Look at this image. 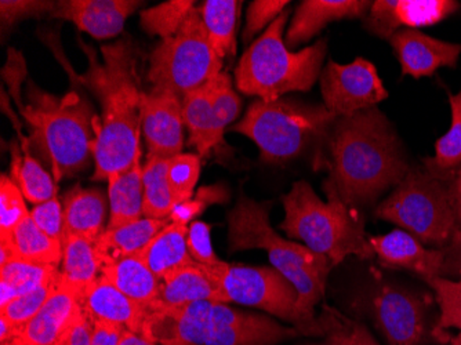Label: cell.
<instances>
[{
  "instance_id": "obj_14",
  "label": "cell",
  "mask_w": 461,
  "mask_h": 345,
  "mask_svg": "<svg viewBox=\"0 0 461 345\" xmlns=\"http://www.w3.org/2000/svg\"><path fill=\"white\" fill-rule=\"evenodd\" d=\"M183 98L169 90L152 87L142 98V133L149 157L172 159L184 145Z\"/></svg>"
},
{
  "instance_id": "obj_47",
  "label": "cell",
  "mask_w": 461,
  "mask_h": 345,
  "mask_svg": "<svg viewBox=\"0 0 461 345\" xmlns=\"http://www.w3.org/2000/svg\"><path fill=\"white\" fill-rule=\"evenodd\" d=\"M92 345H121L126 329L107 322H92Z\"/></svg>"
},
{
  "instance_id": "obj_51",
  "label": "cell",
  "mask_w": 461,
  "mask_h": 345,
  "mask_svg": "<svg viewBox=\"0 0 461 345\" xmlns=\"http://www.w3.org/2000/svg\"><path fill=\"white\" fill-rule=\"evenodd\" d=\"M352 345H379L365 326L352 325Z\"/></svg>"
},
{
  "instance_id": "obj_22",
  "label": "cell",
  "mask_w": 461,
  "mask_h": 345,
  "mask_svg": "<svg viewBox=\"0 0 461 345\" xmlns=\"http://www.w3.org/2000/svg\"><path fill=\"white\" fill-rule=\"evenodd\" d=\"M183 110L190 144L196 148L199 157H207L221 144L225 132L214 108L212 83L188 93L183 98Z\"/></svg>"
},
{
  "instance_id": "obj_3",
  "label": "cell",
  "mask_w": 461,
  "mask_h": 345,
  "mask_svg": "<svg viewBox=\"0 0 461 345\" xmlns=\"http://www.w3.org/2000/svg\"><path fill=\"white\" fill-rule=\"evenodd\" d=\"M272 204L258 202L240 192L237 204L228 213L230 253L261 249L272 267L292 282L299 293V311L310 336H326L330 326V308L315 318V307L325 295L326 279L333 268L328 257L305 245L285 240L269 222Z\"/></svg>"
},
{
  "instance_id": "obj_39",
  "label": "cell",
  "mask_w": 461,
  "mask_h": 345,
  "mask_svg": "<svg viewBox=\"0 0 461 345\" xmlns=\"http://www.w3.org/2000/svg\"><path fill=\"white\" fill-rule=\"evenodd\" d=\"M59 277V275L56 279L50 280V282L43 285V286L38 287L33 292L28 293V295H21V297L15 298L12 303H9V304L0 308V318L9 322L10 325L21 336L25 326L28 325V322L41 311V308L45 305L49 295L56 289Z\"/></svg>"
},
{
  "instance_id": "obj_54",
  "label": "cell",
  "mask_w": 461,
  "mask_h": 345,
  "mask_svg": "<svg viewBox=\"0 0 461 345\" xmlns=\"http://www.w3.org/2000/svg\"><path fill=\"white\" fill-rule=\"evenodd\" d=\"M450 342H452V345H461V333L455 339L450 340Z\"/></svg>"
},
{
  "instance_id": "obj_29",
  "label": "cell",
  "mask_w": 461,
  "mask_h": 345,
  "mask_svg": "<svg viewBox=\"0 0 461 345\" xmlns=\"http://www.w3.org/2000/svg\"><path fill=\"white\" fill-rule=\"evenodd\" d=\"M188 225L177 222H170L154 240L139 251L149 268L159 279L170 272L195 263L186 246Z\"/></svg>"
},
{
  "instance_id": "obj_41",
  "label": "cell",
  "mask_w": 461,
  "mask_h": 345,
  "mask_svg": "<svg viewBox=\"0 0 461 345\" xmlns=\"http://www.w3.org/2000/svg\"><path fill=\"white\" fill-rule=\"evenodd\" d=\"M212 95H213L214 108H216L217 116L222 126L227 129L232 122L237 121L242 108L238 93H235L232 87V80L227 72H221L214 79L211 80Z\"/></svg>"
},
{
  "instance_id": "obj_33",
  "label": "cell",
  "mask_w": 461,
  "mask_h": 345,
  "mask_svg": "<svg viewBox=\"0 0 461 345\" xmlns=\"http://www.w3.org/2000/svg\"><path fill=\"white\" fill-rule=\"evenodd\" d=\"M452 123L449 132L438 140L435 155L423 160L429 175L450 183L461 168V92L449 95Z\"/></svg>"
},
{
  "instance_id": "obj_52",
  "label": "cell",
  "mask_w": 461,
  "mask_h": 345,
  "mask_svg": "<svg viewBox=\"0 0 461 345\" xmlns=\"http://www.w3.org/2000/svg\"><path fill=\"white\" fill-rule=\"evenodd\" d=\"M121 345H160L151 340L145 339L141 334L133 333V331H126Z\"/></svg>"
},
{
  "instance_id": "obj_30",
  "label": "cell",
  "mask_w": 461,
  "mask_h": 345,
  "mask_svg": "<svg viewBox=\"0 0 461 345\" xmlns=\"http://www.w3.org/2000/svg\"><path fill=\"white\" fill-rule=\"evenodd\" d=\"M242 5L238 0H206L199 7L207 38L221 59L237 53V30Z\"/></svg>"
},
{
  "instance_id": "obj_7",
  "label": "cell",
  "mask_w": 461,
  "mask_h": 345,
  "mask_svg": "<svg viewBox=\"0 0 461 345\" xmlns=\"http://www.w3.org/2000/svg\"><path fill=\"white\" fill-rule=\"evenodd\" d=\"M289 15L290 10H285L240 59L235 82L243 95L269 103L286 93L308 92L320 77L328 39L303 50L290 51L284 41Z\"/></svg>"
},
{
  "instance_id": "obj_42",
  "label": "cell",
  "mask_w": 461,
  "mask_h": 345,
  "mask_svg": "<svg viewBox=\"0 0 461 345\" xmlns=\"http://www.w3.org/2000/svg\"><path fill=\"white\" fill-rule=\"evenodd\" d=\"M287 0H256L251 2L246 14V25L242 38L245 43H249L255 38L256 33L260 32L267 25H271L279 15L284 13L285 7L289 5Z\"/></svg>"
},
{
  "instance_id": "obj_8",
  "label": "cell",
  "mask_w": 461,
  "mask_h": 345,
  "mask_svg": "<svg viewBox=\"0 0 461 345\" xmlns=\"http://www.w3.org/2000/svg\"><path fill=\"white\" fill-rule=\"evenodd\" d=\"M336 116L322 104H305L292 98L258 100L230 131L258 145L266 163H285L304 154L315 142L328 137Z\"/></svg>"
},
{
  "instance_id": "obj_5",
  "label": "cell",
  "mask_w": 461,
  "mask_h": 345,
  "mask_svg": "<svg viewBox=\"0 0 461 345\" xmlns=\"http://www.w3.org/2000/svg\"><path fill=\"white\" fill-rule=\"evenodd\" d=\"M141 336L158 344L178 339L199 345H278L304 334L267 315L199 301L149 311Z\"/></svg>"
},
{
  "instance_id": "obj_37",
  "label": "cell",
  "mask_w": 461,
  "mask_h": 345,
  "mask_svg": "<svg viewBox=\"0 0 461 345\" xmlns=\"http://www.w3.org/2000/svg\"><path fill=\"white\" fill-rule=\"evenodd\" d=\"M458 277V280L444 277H429L426 280L437 295L438 304L441 310V318L438 322L435 333L447 329H457L461 331V272Z\"/></svg>"
},
{
  "instance_id": "obj_1",
  "label": "cell",
  "mask_w": 461,
  "mask_h": 345,
  "mask_svg": "<svg viewBox=\"0 0 461 345\" xmlns=\"http://www.w3.org/2000/svg\"><path fill=\"white\" fill-rule=\"evenodd\" d=\"M90 54V53H89ZM103 59L89 56V68L82 77L101 104L95 140L93 181H108L133 165L140 148L142 93L137 59L131 39L103 46Z\"/></svg>"
},
{
  "instance_id": "obj_10",
  "label": "cell",
  "mask_w": 461,
  "mask_h": 345,
  "mask_svg": "<svg viewBox=\"0 0 461 345\" xmlns=\"http://www.w3.org/2000/svg\"><path fill=\"white\" fill-rule=\"evenodd\" d=\"M222 59L207 38L201 10L194 7L178 32L163 39L149 57L152 87L185 97L221 74Z\"/></svg>"
},
{
  "instance_id": "obj_19",
  "label": "cell",
  "mask_w": 461,
  "mask_h": 345,
  "mask_svg": "<svg viewBox=\"0 0 461 345\" xmlns=\"http://www.w3.org/2000/svg\"><path fill=\"white\" fill-rule=\"evenodd\" d=\"M80 297L82 295L59 277L45 305L28 322L14 341L17 345H56L82 308Z\"/></svg>"
},
{
  "instance_id": "obj_56",
  "label": "cell",
  "mask_w": 461,
  "mask_h": 345,
  "mask_svg": "<svg viewBox=\"0 0 461 345\" xmlns=\"http://www.w3.org/2000/svg\"><path fill=\"white\" fill-rule=\"evenodd\" d=\"M56 345H68V344H67V342H66V341H64V340H62V339H61V340H59V342H57V344H56Z\"/></svg>"
},
{
  "instance_id": "obj_32",
  "label": "cell",
  "mask_w": 461,
  "mask_h": 345,
  "mask_svg": "<svg viewBox=\"0 0 461 345\" xmlns=\"http://www.w3.org/2000/svg\"><path fill=\"white\" fill-rule=\"evenodd\" d=\"M15 260L39 264V266L59 267L62 261V241L51 238L27 215L15 228L10 238Z\"/></svg>"
},
{
  "instance_id": "obj_40",
  "label": "cell",
  "mask_w": 461,
  "mask_h": 345,
  "mask_svg": "<svg viewBox=\"0 0 461 345\" xmlns=\"http://www.w3.org/2000/svg\"><path fill=\"white\" fill-rule=\"evenodd\" d=\"M30 213L23 192L12 177L4 173L0 178V241L10 240L17 225Z\"/></svg>"
},
{
  "instance_id": "obj_27",
  "label": "cell",
  "mask_w": 461,
  "mask_h": 345,
  "mask_svg": "<svg viewBox=\"0 0 461 345\" xmlns=\"http://www.w3.org/2000/svg\"><path fill=\"white\" fill-rule=\"evenodd\" d=\"M101 275L147 313L157 303L160 279L139 254H131L110 266L103 267Z\"/></svg>"
},
{
  "instance_id": "obj_34",
  "label": "cell",
  "mask_w": 461,
  "mask_h": 345,
  "mask_svg": "<svg viewBox=\"0 0 461 345\" xmlns=\"http://www.w3.org/2000/svg\"><path fill=\"white\" fill-rule=\"evenodd\" d=\"M59 275V267L14 260L0 267V308L43 286Z\"/></svg>"
},
{
  "instance_id": "obj_18",
  "label": "cell",
  "mask_w": 461,
  "mask_h": 345,
  "mask_svg": "<svg viewBox=\"0 0 461 345\" xmlns=\"http://www.w3.org/2000/svg\"><path fill=\"white\" fill-rule=\"evenodd\" d=\"M369 243L385 266L414 272L424 280L442 275L444 250L424 248L420 241L406 231L395 230L385 235L372 236Z\"/></svg>"
},
{
  "instance_id": "obj_38",
  "label": "cell",
  "mask_w": 461,
  "mask_h": 345,
  "mask_svg": "<svg viewBox=\"0 0 461 345\" xmlns=\"http://www.w3.org/2000/svg\"><path fill=\"white\" fill-rule=\"evenodd\" d=\"M199 175H201V157L199 155L181 152L169 160L167 178H169V186L176 206L191 201L194 189L199 180Z\"/></svg>"
},
{
  "instance_id": "obj_11",
  "label": "cell",
  "mask_w": 461,
  "mask_h": 345,
  "mask_svg": "<svg viewBox=\"0 0 461 345\" xmlns=\"http://www.w3.org/2000/svg\"><path fill=\"white\" fill-rule=\"evenodd\" d=\"M219 290L220 303H237L258 308L282 321L289 322L304 336H310L299 311V293L278 269L249 267L220 261L203 266Z\"/></svg>"
},
{
  "instance_id": "obj_12",
  "label": "cell",
  "mask_w": 461,
  "mask_h": 345,
  "mask_svg": "<svg viewBox=\"0 0 461 345\" xmlns=\"http://www.w3.org/2000/svg\"><path fill=\"white\" fill-rule=\"evenodd\" d=\"M321 90L323 105L336 118L370 110L388 97L377 69L365 59H357L347 66L330 59L321 74Z\"/></svg>"
},
{
  "instance_id": "obj_44",
  "label": "cell",
  "mask_w": 461,
  "mask_h": 345,
  "mask_svg": "<svg viewBox=\"0 0 461 345\" xmlns=\"http://www.w3.org/2000/svg\"><path fill=\"white\" fill-rule=\"evenodd\" d=\"M211 232L212 225L203 222H193L188 227L186 246L193 260L201 266H214L221 261L214 253Z\"/></svg>"
},
{
  "instance_id": "obj_16",
  "label": "cell",
  "mask_w": 461,
  "mask_h": 345,
  "mask_svg": "<svg viewBox=\"0 0 461 345\" xmlns=\"http://www.w3.org/2000/svg\"><path fill=\"white\" fill-rule=\"evenodd\" d=\"M140 5L133 0H61L50 15L71 21L83 32L103 41L121 35L124 23Z\"/></svg>"
},
{
  "instance_id": "obj_9",
  "label": "cell",
  "mask_w": 461,
  "mask_h": 345,
  "mask_svg": "<svg viewBox=\"0 0 461 345\" xmlns=\"http://www.w3.org/2000/svg\"><path fill=\"white\" fill-rule=\"evenodd\" d=\"M375 217L400 225L421 243L447 246L460 228L449 183L424 168L409 170L402 183L375 209Z\"/></svg>"
},
{
  "instance_id": "obj_6",
  "label": "cell",
  "mask_w": 461,
  "mask_h": 345,
  "mask_svg": "<svg viewBox=\"0 0 461 345\" xmlns=\"http://www.w3.org/2000/svg\"><path fill=\"white\" fill-rule=\"evenodd\" d=\"M328 202L307 181H297L282 196L285 220L279 224L290 240L300 241L315 253L328 257L331 266L348 256L369 260L375 256L365 232L364 220L347 206L331 186H323Z\"/></svg>"
},
{
  "instance_id": "obj_45",
  "label": "cell",
  "mask_w": 461,
  "mask_h": 345,
  "mask_svg": "<svg viewBox=\"0 0 461 345\" xmlns=\"http://www.w3.org/2000/svg\"><path fill=\"white\" fill-rule=\"evenodd\" d=\"M33 222L51 238L62 241L64 232V212L59 199L53 198L45 204H36L31 210Z\"/></svg>"
},
{
  "instance_id": "obj_2",
  "label": "cell",
  "mask_w": 461,
  "mask_h": 345,
  "mask_svg": "<svg viewBox=\"0 0 461 345\" xmlns=\"http://www.w3.org/2000/svg\"><path fill=\"white\" fill-rule=\"evenodd\" d=\"M328 137L331 165L325 184L347 206L375 202L409 173L395 132L377 108L336 119Z\"/></svg>"
},
{
  "instance_id": "obj_35",
  "label": "cell",
  "mask_w": 461,
  "mask_h": 345,
  "mask_svg": "<svg viewBox=\"0 0 461 345\" xmlns=\"http://www.w3.org/2000/svg\"><path fill=\"white\" fill-rule=\"evenodd\" d=\"M169 160L149 157L142 168L144 184V217L147 219H169L176 204L167 178Z\"/></svg>"
},
{
  "instance_id": "obj_50",
  "label": "cell",
  "mask_w": 461,
  "mask_h": 345,
  "mask_svg": "<svg viewBox=\"0 0 461 345\" xmlns=\"http://www.w3.org/2000/svg\"><path fill=\"white\" fill-rule=\"evenodd\" d=\"M450 195H452L453 207H455L456 215L461 225V170L455 176L449 183Z\"/></svg>"
},
{
  "instance_id": "obj_20",
  "label": "cell",
  "mask_w": 461,
  "mask_h": 345,
  "mask_svg": "<svg viewBox=\"0 0 461 345\" xmlns=\"http://www.w3.org/2000/svg\"><path fill=\"white\" fill-rule=\"evenodd\" d=\"M80 305L90 321L107 322L137 334H141L145 319L149 315L144 308L123 295L103 275L82 293Z\"/></svg>"
},
{
  "instance_id": "obj_23",
  "label": "cell",
  "mask_w": 461,
  "mask_h": 345,
  "mask_svg": "<svg viewBox=\"0 0 461 345\" xmlns=\"http://www.w3.org/2000/svg\"><path fill=\"white\" fill-rule=\"evenodd\" d=\"M199 301L220 303V295L204 267L194 263L176 269L160 279L159 295L151 310L181 307Z\"/></svg>"
},
{
  "instance_id": "obj_48",
  "label": "cell",
  "mask_w": 461,
  "mask_h": 345,
  "mask_svg": "<svg viewBox=\"0 0 461 345\" xmlns=\"http://www.w3.org/2000/svg\"><path fill=\"white\" fill-rule=\"evenodd\" d=\"M308 345H352V326L343 325L340 322V316L333 311L329 331H326V339L318 344Z\"/></svg>"
},
{
  "instance_id": "obj_31",
  "label": "cell",
  "mask_w": 461,
  "mask_h": 345,
  "mask_svg": "<svg viewBox=\"0 0 461 345\" xmlns=\"http://www.w3.org/2000/svg\"><path fill=\"white\" fill-rule=\"evenodd\" d=\"M101 275L95 242L85 236H66L62 240V267L59 277L82 295Z\"/></svg>"
},
{
  "instance_id": "obj_25",
  "label": "cell",
  "mask_w": 461,
  "mask_h": 345,
  "mask_svg": "<svg viewBox=\"0 0 461 345\" xmlns=\"http://www.w3.org/2000/svg\"><path fill=\"white\" fill-rule=\"evenodd\" d=\"M110 220L107 228L122 227L144 219V184H142L141 150L133 165L108 180Z\"/></svg>"
},
{
  "instance_id": "obj_36",
  "label": "cell",
  "mask_w": 461,
  "mask_h": 345,
  "mask_svg": "<svg viewBox=\"0 0 461 345\" xmlns=\"http://www.w3.org/2000/svg\"><path fill=\"white\" fill-rule=\"evenodd\" d=\"M194 7L193 0H170L141 12L140 24L149 35L169 39L178 32Z\"/></svg>"
},
{
  "instance_id": "obj_55",
  "label": "cell",
  "mask_w": 461,
  "mask_h": 345,
  "mask_svg": "<svg viewBox=\"0 0 461 345\" xmlns=\"http://www.w3.org/2000/svg\"><path fill=\"white\" fill-rule=\"evenodd\" d=\"M0 345H17V342H15L14 340H12V341L0 342Z\"/></svg>"
},
{
  "instance_id": "obj_17",
  "label": "cell",
  "mask_w": 461,
  "mask_h": 345,
  "mask_svg": "<svg viewBox=\"0 0 461 345\" xmlns=\"http://www.w3.org/2000/svg\"><path fill=\"white\" fill-rule=\"evenodd\" d=\"M400 59L402 75L419 77H432L441 67L456 68L461 45L439 41L419 30L403 28L390 39Z\"/></svg>"
},
{
  "instance_id": "obj_21",
  "label": "cell",
  "mask_w": 461,
  "mask_h": 345,
  "mask_svg": "<svg viewBox=\"0 0 461 345\" xmlns=\"http://www.w3.org/2000/svg\"><path fill=\"white\" fill-rule=\"evenodd\" d=\"M370 7L372 2L366 0H305L293 15L285 45L287 49L296 48L333 21L365 17Z\"/></svg>"
},
{
  "instance_id": "obj_49",
  "label": "cell",
  "mask_w": 461,
  "mask_h": 345,
  "mask_svg": "<svg viewBox=\"0 0 461 345\" xmlns=\"http://www.w3.org/2000/svg\"><path fill=\"white\" fill-rule=\"evenodd\" d=\"M445 253L442 275H458L461 272V225L449 245L442 249ZM441 275V277H442Z\"/></svg>"
},
{
  "instance_id": "obj_46",
  "label": "cell",
  "mask_w": 461,
  "mask_h": 345,
  "mask_svg": "<svg viewBox=\"0 0 461 345\" xmlns=\"http://www.w3.org/2000/svg\"><path fill=\"white\" fill-rule=\"evenodd\" d=\"M92 321L80 308L62 340L68 345H92Z\"/></svg>"
},
{
  "instance_id": "obj_43",
  "label": "cell",
  "mask_w": 461,
  "mask_h": 345,
  "mask_svg": "<svg viewBox=\"0 0 461 345\" xmlns=\"http://www.w3.org/2000/svg\"><path fill=\"white\" fill-rule=\"evenodd\" d=\"M56 2H41V0H2L0 2V20L2 28L14 27L25 18L43 17L51 14Z\"/></svg>"
},
{
  "instance_id": "obj_24",
  "label": "cell",
  "mask_w": 461,
  "mask_h": 345,
  "mask_svg": "<svg viewBox=\"0 0 461 345\" xmlns=\"http://www.w3.org/2000/svg\"><path fill=\"white\" fill-rule=\"evenodd\" d=\"M107 219V199L98 189H85L74 186L64 198V232L66 236H85L97 241L104 233Z\"/></svg>"
},
{
  "instance_id": "obj_26",
  "label": "cell",
  "mask_w": 461,
  "mask_h": 345,
  "mask_svg": "<svg viewBox=\"0 0 461 345\" xmlns=\"http://www.w3.org/2000/svg\"><path fill=\"white\" fill-rule=\"evenodd\" d=\"M170 224V219H144L122 227L107 228L95 241V251L101 268L139 253L155 236Z\"/></svg>"
},
{
  "instance_id": "obj_4",
  "label": "cell",
  "mask_w": 461,
  "mask_h": 345,
  "mask_svg": "<svg viewBox=\"0 0 461 345\" xmlns=\"http://www.w3.org/2000/svg\"><path fill=\"white\" fill-rule=\"evenodd\" d=\"M18 108L30 126V142L48 163L56 183L89 166L100 119L87 98L77 92L59 97L28 80L27 104Z\"/></svg>"
},
{
  "instance_id": "obj_53",
  "label": "cell",
  "mask_w": 461,
  "mask_h": 345,
  "mask_svg": "<svg viewBox=\"0 0 461 345\" xmlns=\"http://www.w3.org/2000/svg\"><path fill=\"white\" fill-rule=\"evenodd\" d=\"M160 345H199L194 344V342L184 341V340H165V341L160 342Z\"/></svg>"
},
{
  "instance_id": "obj_57",
  "label": "cell",
  "mask_w": 461,
  "mask_h": 345,
  "mask_svg": "<svg viewBox=\"0 0 461 345\" xmlns=\"http://www.w3.org/2000/svg\"><path fill=\"white\" fill-rule=\"evenodd\" d=\"M460 170H461V168H460Z\"/></svg>"
},
{
  "instance_id": "obj_13",
  "label": "cell",
  "mask_w": 461,
  "mask_h": 345,
  "mask_svg": "<svg viewBox=\"0 0 461 345\" xmlns=\"http://www.w3.org/2000/svg\"><path fill=\"white\" fill-rule=\"evenodd\" d=\"M375 326L388 345H420L426 334V304L396 285L383 284L372 301Z\"/></svg>"
},
{
  "instance_id": "obj_28",
  "label": "cell",
  "mask_w": 461,
  "mask_h": 345,
  "mask_svg": "<svg viewBox=\"0 0 461 345\" xmlns=\"http://www.w3.org/2000/svg\"><path fill=\"white\" fill-rule=\"evenodd\" d=\"M31 142L21 139L10 142V177L23 192L25 201L41 204L57 198L54 178L30 152Z\"/></svg>"
},
{
  "instance_id": "obj_15",
  "label": "cell",
  "mask_w": 461,
  "mask_h": 345,
  "mask_svg": "<svg viewBox=\"0 0 461 345\" xmlns=\"http://www.w3.org/2000/svg\"><path fill=\"white\" fill-rule=\"evenodd\" d=\"M460 4L450 0H375L365 15V27L383 39H391L401 27H429L453 13Z\"/></svg>"
}]
</instances>
